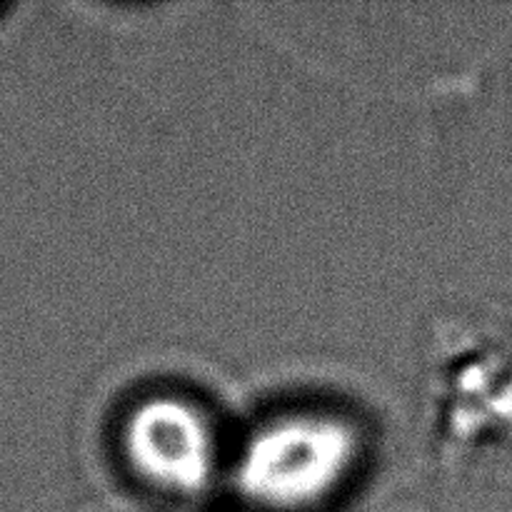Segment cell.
<instances>
[{
	"label": "cell",
	"mask_w": 512,
	"mask_h": 512,
	"mask_svg": "<svg viewBox=\"0 0 512 512\" xmlns=\"http://www.w3.org/2000/svg\"><path fill=\"white\" fill-rule=\"evenodd\" d=\"M363 458L358 425L333 410L298 408L250 430L233 483L263 512H310L348 485Z\"/></svg>",
	"instance_id": "1"
},
{
	"label": "cell",
	"mask_w": 512,
	"mask_h": 512,
	"mask_svg": "<svg viewBox=\"0 0 512 512\" xmlns=\"http://www.w3.org/2000/svg\"><path fill=\"white\" fill-rule=\"evenodd\" d=\"M120 448L135 478L168 498L205 495L220 470L213 420L195 400L175 393L135 403L123 420Z\"/></svg>",
	"instance_id": "2"
}]
</instances>
